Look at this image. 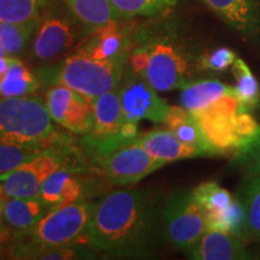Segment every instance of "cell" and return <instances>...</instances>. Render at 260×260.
<instances>
[{
  "label": "cell",
  "mask_w": 260,
  "mask_h": 260,
  "mask_svg": "<svg viewBox=\"0 0 260 260\" xmlns=\"http://www.w3.org/2000/svg\"><path fill=\"white\" fill-rule=\"evenodd\" d=\"M153 217L141 190H113L94 204L86 245L106 258H144L151 253Z\"/></svg>",
  "instance_id": "cell-1"
},
{
  "label": "cell",
  "mask_w": 260,
  "mask_h": 260,
  "mask_svg": "<svg viewBox=\"0 0 260 260\" xmlns=\"http://www.w3.org/2000/svg\"><path fill=\"white\" fill-rule=\"evenodd\" d=\"M130 65L158 92L182 89L191 82L197 65L201 68L176 35L162 30L139 32L136 46L130 51Z\"/></svg>",
  "instance_id": "cell-2"
},
{
  "label": "cell",
  "mask_w": 260,
  "mask_h": 260,
  "mask_svg": "<svg viewBox=\"0 0 260 260\" xmlns=\"http://www.w3.org/2000/svg\"><path fill=\"white\" fill-rule=\"evenodd\" d=\"M129 54L112 59H95L80 50L54 67L44 69L45 80L69 87L92 104L94 99L115 89L124 74Z\"/></svg>",
  "instance_id": "cell-3"
},
{
  "label": "cell",
  "mask_w": 260,
  "mask_h": 260,
  "mask_svg": "<svg viewBox=\"0 0 260 260\" xmlns=\"http://www.w3.org/2000/svg\"><path fill=\"white\" fill-rule=\"evenodd\" d=\"M57 134L46 104L41 100L28 95L0 100V142L48 148Z\"/></svg>",
  "instance_id": "cell-4"
},
{
  "label": "cell",
  "mask_w": 260,
  "mask_h": 260,
  "mask_svg": "<svg viewBox=\"0 0 260 260\" xmlns=\"http://www.w3.org/2000/svg\"><path fill=\"white\" fill-rule=\"evenodd\" d=\"M94 204L79 200L50 211L35 225L16 234L17 236L11 252L29 247L86 243V233Z\"/></svg>",
  "instance_id": "cell-5"
},
{
  "label": "cell",
  "mask_w": 260,
  "mask_h": 260,
  "mask_svg": "<svg viewBox=\"0 0 260 260\" xmlns=\"http://www.w3.org/2000/svg\"><path fill=\"white\" fill-rule=\"evenodd\" d=\"M95 29L84 24L64 0H51L39 22L31 47V57L48 63L63 56L83 41Z\"/></svg>",
  "instance_id": "cell-6"
},
{
  "label": "cell",
  "mask_w": 260,
  "mask_h": 260,
  "mask_svg": "<svg viewBox=\"0 0 260 260\" xmlns=\"http://www.w3.org/2000/svg\"><path fill=\"white\" fill-rule=\"evenodd\" d=\"M161 219L169 242L184 252L210 229L209 212L195 199L193 191H182L169 198Z\"/></svg>",
  "instance_id": "cell-7"
},
{
  "label": "cell",
  "mask_w": 260,
  "mask_h": 260,
  "mask_svg": "<svg viewBox=\"0 0 260 260\" xmlns=\"http://www.w3.org/2000/svg\"><path fill=\"white\" fill-rule=\"evenodd\" d=\"M123 74L118 84L124 121L139 123L142 119L154 123H164L170 105L158 95V90L130 69Z\"/></svg>",
  "instance_id": "cell-8"
},
{
  "label": "cell",
  "mask_w": 260,
  "mask_h": 260,
  "mask_svg": "<svg viewBox=\"0 0 260 260\" xmlns=\"http://www.w3.org/2000/svg\"><path fill=\"white\" fill-rule=\"evenodd\" d=\"M167 164L152 155L141 145L132 141L104 154L103 168L115 186L138 183Z\"/></svg>",
  "instance_id": "cell-9"
},
{
  "label": "cell",
  "mask_w": 260,
  "mask_h": 260,
  "mask_svg": "<svg viewBox=\"0 0 260 260\" xmlns=\"http://www.w3.org/2000/svg\"><path fill=\"white\" fill-rule=\"evenodd\" d=\"M46 106L54 123L76 135H89L94 126L93 106L86 98L63 84H53Z\"/></svg>",
  "instance_id": "cell-10"
},
{
  "label": "cell",
  "mask_w": 260,
  "mask_h": 260,
  "mask_svg": "<svg viewBox=\"0 0 260 260\" xmlns=\"http://www.w3.org/2000/svg\"><path fill=\"white\" fill-rule=\"evenodd\" d=\"M61 165L60 155L47 148L15 170L0 175V187L9 198H34L45 180Z\"/></svg>",
  "instance_id": "cell-11"
},
{
  "label": "cell",
  "mask_w": 260,
  "mask_h": 260,
  "mask_svg": "<svg viewBox=\"0 0 260 260\" xmlns=\"http://www.w3.org/2000/svg\"><path fill=\"white\" fill-rule=\"evenodd\" d=\"M94 111L93 132L88 136L89 142L100 153L106 154L119 146L128 144L123 141L119 130L124 122L118 88L109 90L92 102Z\"/></svg>",
  "instance_id": "cell-12"
},
{
  "label": "cell",
  "mask_w": 260,
  "mask_h": 260,
  "mask_svg": "<svg viewBox=\"0 0 260 260\" xmlns=\"http://www.w3.org/2000/svg\"><path fill=\"white\" fill-rule=\"evenodd\" d=\"M245 240L218 229H209L186 252L195 260L249 259Z\"/></svg>",
  "instance_id": "cell-13"
},
{
  "label": "cell",
  "mask_w": 260,
  "mask_h": 260,
  "mask_svg": "<svg viewBox=\"0 0 260 260\" xmlns=\"http://www.w3.org/2000/svg\"><path fill=\"white\" fill-rule=\"evenodd\" d=\"M82 194L83 186L81 181L61 165L45 180L37 197L52 211L76 203Z\"/></svg>",
  "instance_id": "cell-14"
},
{
  "label": "cell",
  "mask_w": 260,
  "mask_h": 260,
  "mask_svg": "<svg viewBox=\"0 0 260 260\" xmlns=\"http://www.w3.org/2000/svg\"><path fill=\"white\" fill-rule=\"evenodd\" d=\"M134 142L141 145L152 155L165 162L207 155L201 149L182 142L169 129L153 130V132L139 135Z\"/></svg>",
  "instance_id": "cell-15"
},
{
  "label": "cell",
  "mask_w": 260,
  "mask_h": 260,
  "mask_svg": "<svg viewBox=\"0 0 260 260\" xmlns=\"http://www.w3.org/2000/svg\"><path fill=\"white\" fill-rule=\"evenodd\" d=\"M95 59H112L130 53V39L128 31L123 30L118 21L104 25L94 30L90 40L81 47Z\"/></svg>",
  "instance_id": "cell-16"
},
{
  "label": "cell",
  "mask_w": 260,
  "mask_h": 260,
  "mask_svg": "<svg viewBox=\"0 0 260 260\" xmlns=\"http://www.w3.org/2000/svg\"><path fill=\"white\" fill-rule=\"evenodd\" d=\"M236 30L247 35L258 31L259 9L256 0H204Z\"/></svg>",
  "instance_id": "cell-17"
},
{
  "label": "cell",
  "mask_w": 260,
  "mask_h": 260,
  "mask_svg": "<svg viewBox=\"0 0 260 260\" xmlns=\"http://www.w3.org/2000/svg\"><path fill=\"white\" fill-rule=\"evenodd\" d=\"M164 123L168 129L184 144L201 149L207 155L222 154L210 144L199 123L184 107L170 106Z\"/></svg>",
  "instance_id": "cell-18"
},
{
  "label": "cell",
  "mask_w": 260,
  "mask_h": 260,
  "mask_svg": "<svg viewBox=\"0 0 260 260\" xmlns=\"http://www.w3.org/2000/svg\"><path fill=\"white\" fill-rule=\"evenodd\" d=\"M50 210L34 198H9L4 200V222L12 229L27 230L44 218Z\"/></svg>",
  "instance_id": "cell-19"
},
{
  "label": "cell",
  "mask_w": 260,
  "mask_h": 260,
  "mask_svg": "<svg viewBox=\"0 0 260 260\" xmlns=\"http://www.w3.org/2000/svg\"><path fill=\"white\" fill-rule=\"evenodd\" d=\"M235 92V87L226 86L219 81L207 80L199 82H190L182 88V107L190 113L200 111L224 95Z\"/></svg>",
  "instance_id": "cell-20"
},
{
  "label": "cell",
  "mask_w": 260,
  "mask_h": 260,
  "mask_svg": "<svg viewBox=\"0 0 260 260\" xmlns=\"http://www.w3.org/2000/svg\"><path fill=\"white\" fill-rule=\"evenodd\" d=\"M64 3L84 24L93 29L121 19L111 0H64Z\"/></svg>",
  "instance_id": "cell-21"
},
{
  "label": "cell",
  "mask_w": 260,
  "mask_h": 260,
  "mask_svg": "<svg viewBox=\"0 0 260 260\" xmlns=\"http://www.w3.org/2000/svg\"><path fill=\"white\" fill-rule=\"evenodd\" d=\"M15 259H39V260H73V259H93L95 258V251L88 247H83V243L61 246H41L29 247L11 252Z\"/></svg>",
  "instance_id": "cell-22"
},
{
  "label": "cell",
  "mask_w": 260,
  "mask_h": 260,
  "mask_svg": "<svg viewBox=\"0 0 260 260\" xmlns=\"http://www.w3.org/2000/svg\"><path fill=\"white\" fill-rule=\"evenodd\" d=\"M121 19L155 17L175 9L178 0H111Z\"/></svg>",
  "instance_id": "cell-23"
},
{
  "label": "cell",
  "mask_w": 260,
  "mask_h": 260,
  "mask_svg": "<svg viewBox=\"0 0 260 260\" xmlns=\"http://www.w3.org/2000/svg\"><path fill=\"white\" fill-rule=\"evenodd\" d=\"M51 0H0V22L27 23L42 17Z\"/></svg>",
  "instance_id": "cell-24"
},
{
  "label": "cell",
  "mask_w": 260,
  "mask_h": 260,
  "mask_svg": "<svg viewBox=\"0 0 260 260\" xmlns=\"http://www.w3.org/2000/svg\"><path fill=\"white\" fill-rule=\"evenodd\" d=\"M210 229H218L246 240V212L240 200L234 199L224 209L209 213Z\"/></svg>",
  "instance_id": "cell-25"
},
{
  "label": "cell",
  "mask_w": 260,
  "mask_h": 260,
  "mask_svg": "<svg viewBox=\"0 0 260 260\" xmlns=\"http://www.w3.org/2000/svg\"><path fill=\"white\" fill-rule=\"evenodd\" d=\"M41 18L27 23L0 22V45L9 56H17L25 50L34 31H37Z\"/></svg>",
  "instance_id": "cell-26"
},
{
  "label": "cell",
  "mask_w": 260,
  "mask_h": 260,
  "mask_svg": "<svg viewBox=\"0 0 260 260\" xmlns=\"http://www.w3.org/2000/svg\"><path fill=\"white\" fill-rule=\"evenodd\" d=\"M246 212V240H260V176H253L240 198Z\"/></svg>",
  "instance_id": "cell-27"
},
{
  "label": "cell",
  "mask_w": 260,
  "mask_h": 260,
  "mask_svg": "<svg viewBox=\"0 0 260 260\" xmlns=\"http://www.w3.org/2000/svg\"><path fill=\"white\" fill-rule=\"evenodd\" d=\"M233 74L236 79L235 90L243 106L255 105L259 100V84L248 65L241 58H236L233 64Z\"/></svg>",
  "instance_id": "cell-28"
},
{
  "label": "cell",
  "mask_w": 260,
  "mask_h": 260,
  "mask_svg": "<svg viewBox=\"0 0 260 260\" xmlns=\"http://www.w3.org/2000/svg\"><path fill=\"white\" fill-rule=\"evenodd\" d=\"M45 149L47 148L0 142V175L15 170Z\"/></svg>",
  "instance_id": "cell-29"
},
{
  "label": "cell",
  "mask_w": 260,
  "mask_h": 260,
  "mask_svg": "<svg viewBox=\"0 0 260 260\" xmlns=\"http://www.w3.org/2000/svg\"><path fill=\"white\" fill-rule=\"evenodd\" d=\"M194 198L205 207L207 212H216L232 204L234 198L226 189L216 182H206L193 190Z\"/></svg>",
  "instance_id": "cell-30"
},
{
  "label": "cell",
  "mask_w": 260,
  "mask_h": 260,
  "mask_svg": "<svg viewBox=\"0 0 260 260\" xmlns=\"http://www.w3.org/2000/svg\"><path fill=\"white\" fill-rule=\"evenodd\" d=\"M235 154L240 167L246 169L252 176H260V126L237 147Z\"/></svg>",
  "instance_id": "cell-31"
},
{
  "label": "cell",
  "mask_w": 260,
  "mask_h": 260,
  "mask_svg": "<svg viewBox=\"0 0 260 260\" xmlns=\"http://www.w3.org/2000/svg\"><path fill=\"white\" fill-rule=\"evenodd\" d=\"M236 60V56L234 51L229 48L220 47L214 50L206 56L201 57L200 65L203 69L212 71H224L228 68L233 67L234 61Z\"/></svg>",
  "instance_id": "cell-32"
},
{
  "label": "cell",
  "mask_w": 260,
  "mask_h": 260,
  "mask_svg": "<svg viewBox=\"0 0 260 260\" xmlns=\"http://www.w3.org/2000/svg\"><path fill=\"white\" fill-rule=\"evenodd\" d=\"M119 135L123 139V141L132 142L138 138V123L132 121H124L119 130Z\"/></svg>",
  "instance_id": "cell-33"
},
{
  "label": "cell",
  "mask_w": 260,
  "mask_h": 260,
  "mask_svg": "<svg viewBox=\"0 0 260 260\" xmlns=\"http://www.w3.org/2000/svg\"><path fill=\"white\" fill-rule=\"evenodd\" d=\"M5 54H8V53H6L4 48H3L2 45H0V56H5Z\"/></svg>",
  "instance_id": "cell-34"
},
{
  "label": "cell",
  "mask_w": 260,
  "mask_h": 260,
  "mask_svg": "<svg viewBox=\"0 0 260 260\" xmlns=\"http://www.w3.org/2000/svg\"><path fill=\"white\" fill-rule=\"evenodd\" d=\"M4 236H5V234L0 233V240H3V239H4Z\"/></svg>",
  "instance_id": "cell-35"
}]
</instances>
